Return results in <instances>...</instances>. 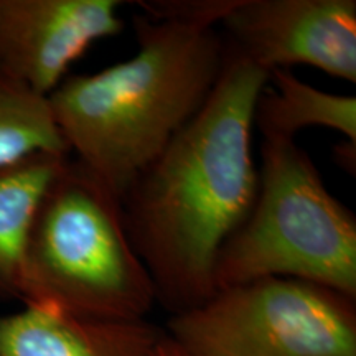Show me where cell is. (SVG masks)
Masks as SVG:
<instances>
[{"label": "cell", "instance_id": "6da1fadb", "mask_svg": "<svg viewBox=\"0 0 356 356\" xmlns=\"http://www.w3.org/2000/svg\"><path fill=\"white\" fill-rule=\"evenodd\" d=\"M267 79L226 47L203 108L122 193L129 238L170 315L215 293L221 249L254 203L252 111Z\"/></svg>", "mask_w": 356, "mask_h": 356}, {"label": "cell", "instance_id": "7a4b0ae2", "mask_svg": "<svg viewBox=\"0 0 356 356\" xmlns=\"http://www.w3.org/2000/svg\"><path fill=\"white\" fill-rule=\"evenodd\" d=\"M137 50L91 74H71L48 96L70 157L119 198L203 108L221 76L216 29L134 17Z\"/></svg>", "mask_w": 356, "mask_h": 356}, {"label": "cell", "instance_id": "3957f363", "mask_svg": "<svg viewBox=\"0 0 356 356\" xmlns=\"http://www.w3.org/2000/svg\"><path fill=\"white\" fill-rule=\"evenodd\" d=\"M20 302L102 320H144L157 304L121 198L71 157L35 213Z\"/></svg>", "mask_w": 356, "mask_h": 356}, {"label": "cell", "instance_id": "277c9868", "mask_svg": "<svg viewBox=\"0 0 356 356\" xmlns=\"http://www.w3.org/2000/svg\"><path fill=\"white\" fill-rule=\"evenodd\" d=\"M257 170L251 211L218 257L216 289L292 279L356 300L355 213L330 193L297 140H262Z\"/></svg>", "mask_w": 356, "mask_h": 356}, {"label": "cell", "instance_id": "5b68a950", "mask_svg": "<svg viewBox=\"0 0 356 356\" xmlns=\"http://www.w3.org/2000/svg\"><path fill=\"white\" fill-rule=\"evenodd\" d=\"M163 333L181 356H356V300L302 280H251L170 315Z\"/></svg>", "mask_w": 356, "mask_h": 356}, {"label": "cell", "instance_id": "8992f818", "mask_svg": "<svg viewBox=\"0 0 356 356\" xmlns=\"http://www.w3.org/2000/svg\"><path fill=\"white\" fill-rule=\"evenodd\" d=\"M221 29L226 47L267 74L310 66L356 83L355 0H238Z\"/></svg>", "mask_w": 356, "mask_h": 356}, {"label": "cell", "instance_id": "52a82bcc", "mask_svg": "<svg viewBox=\"0 0 356 356\" xmlns=\"http://www.w3.org/2000/svg\"><path fill=\"white\" fill-rule=\"evenodd\" d=\"M119 0H0V71L48 97L92 44L115 37Z\"/></svg>", "mask_w": 356, "mask_h": 356}, {"label": "cell", "instance_id": "ba28073f", "mask_svg": "<svg viewBox=\"0 0 356 356\" xmlns=\"http://www.w3.org/2000/svg\"><path fill=\"white\" fill-rule=\"evenodd\" d=\"M162 338L147 318H88L35 304L0 315V356H157Z\"/></svg>", "mask_w": 356, "mask_h": 356}, {"label": "cell", "instance_id": "9c48e42d", "mask_svg": "<svg viewBox=\"0 0 356 356\" xmlns=\"http://www.w3.org/2000/svg\"><path fill=\"white\" fill-rule=\"evenodd\" d=\"M252 127L262 140H296L305 129L322 127L356 142V97L322 91L289 70L273 71L256 99Z\"/></svg>", "mask_w": 356, "mask_h": 356}, {"label": "cell", "instance_id": "30bf717a", "mask_svg": "<svg viewBox=\"0 0 356 356\" xmlns=\"http://www.w3.org/2000/svg\"><path fill=\"white\" fill-rule=\"evenodd\" d=\"M70 155L38 154L0 168V302L20 300L29 233L44 191Z\"/></svg>", "mask_w": 356, "mask_h": 356}, {"label": "cell", "instance_id": "8fae6325", "mask_svg": "<svg viewBox=\"0 0 356 356\" xmlns=\"http://www.w3.org/2000/svg\"><path fill=\"white\" fill-rule=\"evenodd\" d=\"M38 154L70 155L50 101L0 71V168Z\"/></svg>", "mask_w": 356, "mask_h": 356}, {"label": "cell", "instance_id": "7c38bea8", "mask_svg": "<svg viewBox=\"0 0 356 356\" xmlns=\"http://www.w3.org/2000/svg\"><path fill=\"white\" fill-rule=\"evenodd\" d=\"M236 3L238 0H152L139 2V7L152 20L216 29Z\"/></svg>", "mask_w": 356, "mask_h": 356}, {"label": "cell", "instance_id": "4fadbf2b", "mask_svg": "<svg viewBox=\"0 0 356 356\" xmlns=\"http://www.w3.org/2000/svg\"><path fill=\"white\" fill-rule=\"evenodd\" d=\"M333 159H335L337 165L341 167L346 173L355 175L356 170V142L341 140L338 142L333 149Z\"/></svg>", "mask_w": 356, "mask_h": 356}, {"label": "cell", "instance_id": "5bb4252c", "mask_svg": "<svg viewBox=\"0 0 356 356\" xmlns=\"http://www.w3.org/2000/svg\"><path fill=\"white\" fill-rule=\"evenodd\" d=\"M157 356H181L180 353H178V350L175 348V346L170 343V340L165 337V333H163L162 341H160V345H159Z\"/></svg>", "mask_w": 356, "mask_h": 356}]
</instances>
